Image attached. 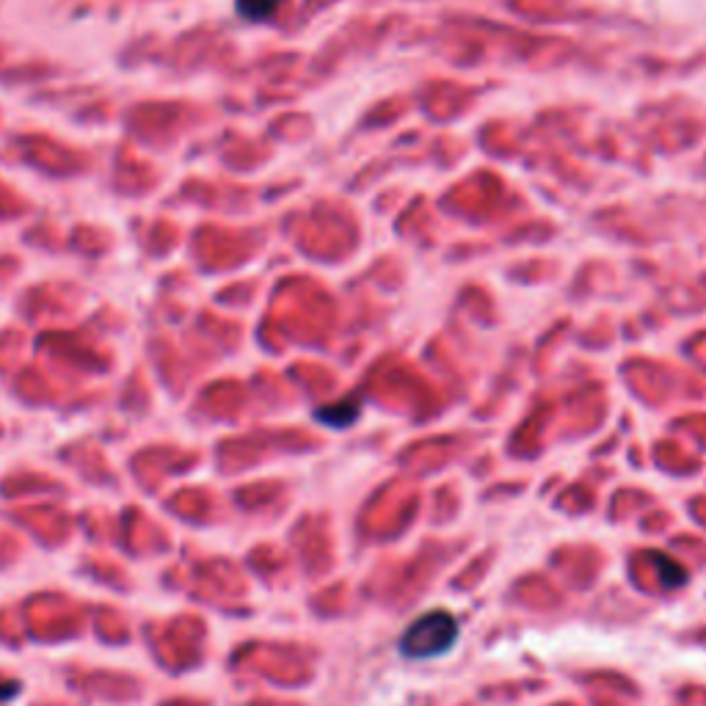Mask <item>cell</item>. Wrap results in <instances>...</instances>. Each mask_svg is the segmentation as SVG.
Listing matches in <instances>:
<instances>
[{
  "instance_id": "4",
  "label": "cell",
  "mask_w": 706,
  "mask_h": 706,
  "mask_svg": "<svg viewBox=\"0 0 706 706\" xmlns=\"http://www.w3.org/2000/svg\"><path fill=\"white\" fill-rule=\"evenodd\" d=\"M274 6L276 0H238V9L246 20H265L274 12Z\"/></svg>"
},
{
  "instance_id": "3",
  "label": "cell",
  "mask_w": 706,
  "mask_h": 706,
  "mask_svg": "<svg viewBox=\"0 0 706 706\" xmlns=\"http://www.w3.org/2000/svg\"><path fill=\"white\" fill-rule=\"evenodd\" d=\"M318 420H323L326 425H334V428L351 425L356 420V406H329V409L318 411Z\"/></svg>"
},
{
  "instance_id": "1",
  "label": "cell",
  "mask_w": 706,
  "mask_h": 706,
  "mask_svg": "<svg viewBox=\"0 0 706 706\" xmlns=\"http://www.w3.org/2000/svg\"><path fill=\"white\" fill-rule=\"evenodd\" d=\"M458 618L447 610H433L420 615L406 632L400 635V654L409 660H433L456 646Z\"/></svg>"
},
{
  "instance_id": "5",
  "label": "cell",
  "mask_w": 706,
  "mask_h": 706,
  "mask_svg": "<svg viewBox=\"0 0 706 706\" xmlns=\"http://www.w3.org/2000/svg\"><path fill=\"white\" fill-rule=\"evenodd\" d=\"M17 693H20V684L17 682H0V701H9Z\"/></svg>"
},
{
  "instance_id": "2",
  "label": "cell",
  "mask_w": 706,
  "mask_h": 706,
  "mask_svg": "<svg viewBox=\"0 0 706 706\" xmlns=\"http://www.w3.org/2000/svg\"><path fill=\"white\" fill-rule=\"evenodd\" d=\"M651 560H654V566H657L660 580L665 582L668 588H679V585H684V582H687V571H684L679 563H673L671 558H665V555H660V552H654V555H651Z\"/></svg>"
}]
</instances>
